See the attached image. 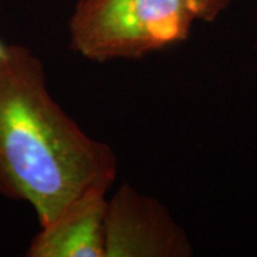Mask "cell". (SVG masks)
Segmentation results:
<instances>
[{
    "label": "cell",
    "instance_id": "cell-1",
    "mask_svg": "<svg viewBox=\"0 0 257 257\" xmlns=\"http://www.w3.org/2000/svg\"><path fill=\"white\" fill-rule=\"evenodd\" d=\"M42 60L9 45L0 60V196L29 203L40 226L83 192L109 190L117 159L92 138L47 89Z\"/></svg>",
    "mask_w": 257,
    "mask_h": 257
},
{
    "label": "cell",
    "instance_id": "cell-2",
    "mask_svg": "<svg viewBox=\"0 0 257 257\" xmlns=\"http://www.w3.org/2000/svg\"><path fill=\"white\" fill-rule=\"evenodd\" d=\"M199 20L192 0H77L70 46L84 59H140L187 39Z\"/></svg>",
    "mask_w": 257,
    "mask_h": 257
},
{
    "label": "cell",
    "instance_id": "cell-3",
    "mask_svg": "<svg viewBox=\"0 0 257 257\" xmlns=\"http://www.w3.org/2000/svg\"><path fill=\"white\" fill-rule=\"evenodd\" d=\"M193 248L162 203L123 184L107 202L104 257H187Z\"/></svg>",
    "mask_w": 257,
    "mask_h": 257
},
{
    "label": "cell",
    "instance_id": "cell-4",
    "mask_svg": "<svg viewBox=\"0 0 257 257\" xmlns=\"http://www.w3.org/2000/svg\"><path fill=\"white\" fill-rule=\"evenodd\" d=\"M109 190L92 187L74 197L33 237L29 257H104Z\"/></svg>",
    "mask_w": 257,
    "mask_h": 257
},
{
    "label": "cell",
    "instance_id": "cell-5",
    "mask_svg": "<svg viewBox=\"0 0 257 257\" xmlns=\"http://www.w3.org/2000/svg\"><path fill=\"white\" fill-rule=\"evenodd\" d=\"M192 2L199 20L213 22L226 9L230 0H192Z\"/></svg>",
    "mask_w": 257,
    "mask_h": 257
},
{
    "label": "cell",
    "instance_id": "cell-6",
    "mask_svg": "<svg viewBox=\"0 0 257 257\" xmlns=\"http://www.w3.org/2000/svg\"><path fill=\"white\" fill-rule=\"evenodd\" d=\"M8 50H9V45H6V43L0 39V60L6 56Z\"/></svg>",
    "mask_w": 257,
    "mask_h": 257
}]
</instances>
